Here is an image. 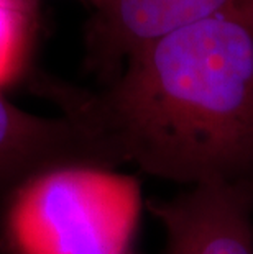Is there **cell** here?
<instances>
[{"label": "cell", "instance_id": "obj_1", "mask_svg": "<svg viewBox=\"0 0 253 254\" xmlns=\"http://www.w3.org/2000/svg\"><path fill=\"white\" fill-rule=\"evenodd\" d=\"M35 85L112 169L184 187L253 182V35L230 12L142 48L102 90Z\"/></svg>", "mask_w": 253, "mask_h": 254}, {"label": "cell", "instance_id": "obj_2", "mask_svg": "<svg viewBox=\"0 0 253 254\" xmlns=\"http://www.w3.org/2000/svg\"><path fill=\"white\" fill-rule=\"evenodd\" d=\"M135 177L100 166H61L5 193L2 254H133L142 212Z\"/></svg>", "mask_w": 253, "mask_h": 254}, {"label": "cell", "instance_id": "obj_3", "mask_svg": "<svg viewBox=\"0 0 253 254\" xmlns=\"http://www.w3.org/2000/svg\"><path fill=\"white\" fill-rule=\"evenodd\" d=\"M147 207L165 231L163 254H253V182L187 187Z\"/></svg>", "mask_w": 253, "mask_h": 254}, {"label": "cell", "instance_id": "obj_4", "mask_svg": "<svg viewBox=\"0 0 253 254\" xmlns=\"http://www.w3.org/2000/svg\"><path fill=\"white\" fill-rule=\"evenodd\" d=\"M234 0H100L84 26V64L107 84L142 48L227 12Z\"/></svg>", "mask_w": 253, "mask_h": 254}, {"label": "cell", "instance_id": "obj_5", "mask_svg": "<svg viewBox=\"0 0 253 254\" xmlns=\"http://www.w3.org/2000/svg\"><path fill=\"white\" fill-rule=\"evenodd\" d=\"M61 166L109 167L71 118L36 115L0 94V192Z\"/></svg>", "mask_w": 253, "mask_h": 254}, {"label": "cell", "instance_id": "obj_6", "mask_svg": "<svg viewBox=\"0 0 253 254\" xmlns=\"http://www.w3.org/2000/svg\"><path fill=\"white\" fill-rule=\"evenodd\" d=\"M35 25V0H0V89L23 74Z\"/></svg>", "mask_w": 253, "mask_h": 254}, {"label": "cell", "instance_id": "obj_7", "mask_svg": "<svg viewBox=\"0 0 253 254\" xmlns=\"http://www.w3.org/2000/svg\"><path fill=\"white\" fill-rule=\"evenodd\" d=\"M0 254H2V251H0Z\"/></svg>", "mask_w": 253, "mask_h": 254}]
</instances>
